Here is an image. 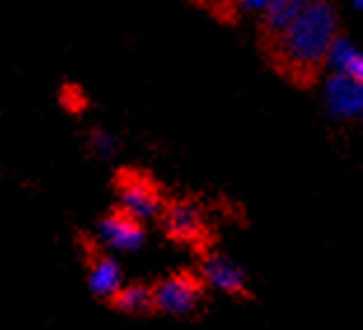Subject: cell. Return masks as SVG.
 Segmentation results:
<instances>
[{
	"label": "cell",
	"mask_w": 363,
	"mask_h": 330,
	"mask_svg": "<svg viewBox=\"0 0 363 330\" xmlns=\"http://www.w3.org/2000/svg\"><path fill=\"white\" fill-rule=\"evenodd\" d=\"M115 312L129 314V317H150L157 314L155 300H152V286L148 283H131L122 286L106 300Z\"/></svg>",
	"instance_id": "cell-8"
},
{
	"label": "cell",
	"mask_w": 363,
	"mask_h": 330,
	"mask_svg": "<svg viewBox=\"0 0 363 330\" xmlns=\"http://www.w3.org/2000/svg\"><path fill=\"white\" fill-rule=\"evenodd\" d=\"M237 7H246V10H265L272 0H235Z\"/></svg>",
	"instance_id": "cell-12"
},
{
	"label": "cell",
	"mask_w": 363,
	"mask_h": 330,
	"mask_svg": "<svg viewBox=\"0 0 363 330\" xmlns=\"http://www.w3.org/2000/svg\"><path fill=\"white\" fill-rule=\"evenodd\" d=\"M113 186L118 190V199L125 211L134 213L136 218H152L160 216L164 209L167 195L164 188L152 178V173L143 171V169H120L113 178Z\"/></svg>",
	"instance_id": "cell-4"
},
{
	"label": "cell",
	"mask_w": 363,
	"mask_h": 330,
	"mask_svg": "<svg viewBox=\"0 0 363 330\" xmlns=\"http://www.w3.org/2000/svg\"><path fill=\"white\" fill-rule=\"evenodd\" d=\"M354 3H357V5H359V7H361V0H354Z\"/></svg>",
	"instance_id": "cell-14"
},
{
	"label": "cell",
	"mask_w": 363,
	"mask_h": 330,
	"mask_svg": "<svg viewBox=\"0 0 363 330\" xmlns=\"http://www.w3.org/2000/svg\"><path fill=\"white\" fill-rule=\"evenodd\" d=\"M101 237L108 246H115L120 251H134L145 241V225L134 213L125 211L122 206H115L111 213H106L99 222Z\"/></svg>",
	"instance_id": "cell-7"
},
{
	"label": "cell",
	"mask_w": 363,
	"mask_h": 330,
	"mask_svg": "<svg viewBox=\"0 0 363 330\" xmlns=\"http://www.w3.org/2000/svg\"><path fill=\"white\" fill-rule=\"evenodd\" d=\"M157 218L169 239L192 249L195 256L216 246V234L208 225L204 209L190 199H167Z\"/></svg>",
	"instance_id": "cell-2"
},
{
	"label": "cell",
	"mask_w": 363,
	"mask_h": 330,
	"mask_svg": "<svg viewBox=\"0 0 363 330\" xmlns=\"http://www.w3.org/2000/svg\"><path fill=\"white\" fill-rule=\"evenodd\" d=\"M206 283L199 272L179 270L152 283V300L157 314L190 317L206 302Z\"/></svg>",
	"instance_id": "cell-3"
},
{
	"label": "cell",
	"mask_w": 363,
	"mask_h": 330,
	"mask_svg": "<svg viewBox=\"0 0 363 330\" xmlns=\"http://www.w3.org/2000/svg\"><path fill=\"white\" fill-rule=\"evenodd\" d=\"M199 3H204L211 14H216L220 21H228V24H233L237 19V3L235 0H199Z\"/></svg>",
	"instance_id": "cell-11"
},
{
	"label": "cell",
	"mask_w": 363,
	"mask_h": 330,
	"mask_svg": "<svg viewBox=\"0 0 363 330\" xmlns=\"http://www.w3.org/2000/svg\"><path fill=\"white\" fill-rule=\"evenodd\" d=\"M59 98H61V106L71 113H80L84 106H87V96H84V91L78 87V84H66V87L61 89Z\"/></svg>",
	"instance_id": "cell-10"
},
{
	"label": "cell",
	"mask_w": 363,
	"mask_h": 330,
	"mask_svg": "<svg viewBox=\"0 0 363 330\" xmlns=\"http://www.w3.org/2000/svg\"><path fill=\"white\" fill-rule=\"evenodd\" d=\"M78 244H80L84 265H87L91 293L96 297H101V300H108L115 290L122 288L120 265L115 263V258L108 256L101 244L91 239L89 234H78Z\"/></svg>",
	"instance_id": "cell-6"
},
{
	"label": "cell",
	"mask_w": 363,
	"mask_h": 330,
	"mask_svg": "<svg viewBox=\"0 0 363 330\" xmlns=\"http://www.w3.org/2000/svg\"><path fill=\"white\" fill-rule=\"evenodd\" d=\"M197 260H199V276L204 279L206 286L218 288L230 297H237V300H253L244 272L228 256H223L216 246L197 253Z\"/></svg>",
	"instance_id": "cell-5"
},
{
	"label": "cell",
	"mask_w": 363,
	"mask_h": 330,
	"mask_svg": "<svg viewBox=\"0 0 363 330\" xmlns=\"http://www.w3.org/2000/svg\"><path fill=\"white\" fill-rule=\"evenodd\" d=\"M328 103L330 110L340 118H352L361 113L363 96H361V82H354L345 75H333L328 80Z\"/></svg>",
	"instance_id": "cell-9"
},
{
	"label": "cell",
	"mask_w": 363,
	"mask_h": 330,
	"mask_svg": "<svg viewBox=\"0 0 363 330\" xmlns=\"http://www.w3.org/2000/svg\"><path fill=\"white\" fill-rule=\"evenodd\" d=\"M337 38V14L326 0H307L296 21L262 42L260 50L274 73L300 89H310L319 82L328 66V52Z\"/></svg>",
	"instance_id": "cell-1"
},
{
	"label": "cell",
	"mask_w": 363,
	"mask_h": 330,
	"mask_svg": "<svg viewBox=\"0 0 363 330\" xmlns=\"http://www.w3.org/2000/svg\"><path fill=\"white\" fill-rule=\"evenodd\" d=\"M289 3H307V0H289Z\"/></svg>",
	"instance_id": "cell-13"
}]
</instances>
